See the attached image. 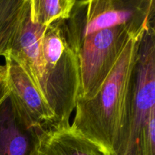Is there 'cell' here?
I'll return each mask as SVG.
<instances>
[{"mask_svg": "<svg viewBox=\"0 0 155 155\" xmlns=\"http://www.w3.org/2000/svg\"><path fill=\"white\" fill-rule=\"evenodd\" d=\"M145 32L130 38L98 93L89 99L78 98L77 101L71 128L107 155H119L125 145L136 63Z\"/></svg>", "mask_w": 155, "mask_h": 155, "instance_id": "cell-1", "label": "cell"}, {"mask_svg": "<svg viewBox=\"0 0 155 155\" xmlns=\"http://www.w3.org/2000/svg\"><path fill=\"white\" fill-rule=\"evenodd\" d=\"M46 29L31 21L28 7L19 32L6 54L21 65L43 96L45 61L42 41Z\"/></svg>", "mask_w": 155, "mask_h": 155, "instance_id": "cell-7", "label": "cell"}, {"mask_svg": "<svg viewBox=\"0 0 155 155\" xmlns=\"http://www.w3.org/2000/svg\"><path fill=\"white\" fill-rule=\"evenodd\" d=\"M29 7V0H0V57L12 46Z\"/></svg>", "mask_w": 155, "mask_h": 155, "instance_id": "cell-10", "label": "cell"}, {"mask_svg": "<svg viewBox=\"0 0 155 155\" xmlns=\"http://www.w3.org/2000/svg\"><path fill=\"white\" fill-rule=\"evenodd\" d=\"M42 46L44 97L55 116L54 127H68L80 93V72L77 56L68 42L65 21L47 27Z\"/></svg>", "mask_w": 155, "mask_h": 155, "instance_id": "cell-2", "label": "cell"}, {"mask_svg": "<svg viewBox=\"0 0 155 155\" xmlns=\"http://www.w3.org/2000/svg\"><path fill=\"white\" fill-rule=\"evenodd\" d=\"M9 89L8 86L6 69L5 65H0V105L8 98Z\"/></svg>", "mask_w": 155, "mask_h": 155, "instance_id": "cell-12", "label": "cell"}, {"mask_svg": "<svg viewBox=\"0 0 155 155\" xmlns=\"http://www.w3.org/2000/svg\"><path fill=\"white\" fill-rule=\"evenodd\" d=\"M119 155H155V29L144 34L139 50L131 115Z\"/></svg>", "mask_w": 155, "mask_h": 155, "instance_id": "cell-3", "label": "cell"}, {"mask_svg": "<svg viewBox=\"0 0 155 155\" xmlns=\"http://www.w3.org/2000/svg\"><path fill=\"white\" fill-rule=\"evenodd\" d=\"M36 133L18 120L9 98L0 105V155H30Z\"/></svg>", "mask_w": 155, "mask_h": 155, "instance_id": "cell-9", "label": "cell"}, {"mask_svg": "<svg viewBox=\"0 0 155 155\" xmlns=\"http://www.w3.org/2000/svg\"><path fill=\"white\" fill-rule=\"evenodd\" d=\"M152 27L154 23L115 26L96 30L69 42L80 65L78 98L89 99L95 96L113 70L130 38Z\"/></svg>", "mask_w": 155, "mask_h": 155, "instance_id": "cell-4", "label": "cell"}, {"mask_svg": "<svg viewBox=\"0 0 155 155\" xmlns=\"http://www.w3.org/2000/svg\"><path fill=\"white\" fill-rule=\"evenodd\" d=\"M154 0L76 1L67 21V36L72 42L101 29L124 24L154 23Z\"/></svg>", "mask_w": 155, "mask_h": 155, "instance_id": "cell-5", "label": "cell"}, {"mask_svg": "<svg viewBox=\"0 0 155 155\" xmlns=\"http://www.w3.org/2000/svg\"><path fill=\"white\" fill-rule=\"evenodd\" d=\"M30 155H107L93 142L68 127H53L36 133Z\"/></svg>", "mask_w": 155, "mask_h": 155, "instance_id": "cell-8", "label": "cell"}, {"mask_svg": "<svg viewBox=\"0 0 155 155\" xmlns=\"http://www.w3.org/2000/svg\"><path fill=\"white\" fill-rule=\"evenodd\" d=\"M4 58L8 98L20 122L35 133L54 127V112L25 70L11 56Z\"/></svg>", "mask_w": 155, "mask_h": 155, "instance_id": "cell-6", "label": "cell"}, {"mask_svg": "<svg viewBox=\"0 0 155 155\" xmlns=\"http://www.w3.org/2000/svg\"><path fill=\"white\" fill-rule=\"evenodd\" d=\"M76 0H29V15L31 21L42 27L67 21Z\"/></svg>", "mask_w": 155, "mask_h": 155, "instance_id": "cell-11", "label": "cell"}]
</instances>
